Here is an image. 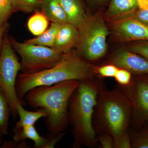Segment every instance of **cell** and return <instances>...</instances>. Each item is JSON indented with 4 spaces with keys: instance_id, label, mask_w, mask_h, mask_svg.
I'll return each mask as SVG.
<instances>
[{
    "instance_id": "2",
    "label": "cell",
    "mask_w": 148,
    "mask_h": 148,
    "mask_svg": "<svg viewBox=\"0 0 148 148\" xmlns=\"http://www.w3.org/2000/svg\"><path fill=\"white\" fill-rule=\"evenodd\" d=\"M96 67L85 61L77 53H64L60 61L50 69L33 73L19 74L15 90L18 99L23 101L27 92L41 86H51L69 80H83L94 78L97 75Z\"/></svg>"
},
{
    "instance_id": "28",
    "label": "cell",
    "mask_w": 148,
    "mask_h": 148,
    "mask_svg": "<svg viewBox=\"0 0 148 148\" xmlns=\"http://www.w3.org/2000/svg\"><path fill=\"white\" fill-rule=\"evenodd\" d=\"M114 148H131V140L129 130L124 133L114 143Z\"/></svg>"
},
{
    "instance_id": "19",
    "label": "cell",
    "mask_w": 148,
    "mask_h": 148,
    "mask_svg": "<svg viewBox=\"0 0 148 148\" xmlns=\"http://www.w3.org/2000/svg\"><path fill=\"white\" fill-rule=\"evenodd\" d=\"M49 26V20L41 11L36 12L29 18L27 26L33 35L38 36L45 32Z\"/></svg>"
},
{
    "instance_id": "14",
    "label": "cell",
    "mask_w": 148,
    "mask_h": 148,
    "mask_svg": "<svg viewBox=\"0 0 148 148\" xmlns=\"http://www.w3.org/2000/svg\"><path fill=\"white\" fill-rule=\"evenodd\" d=\"M41 11L52 22L60 24L68 23L59 0H42Z\"/></svg>"
},
{
    "instance_id": "25",
    "label": "cell",
    "mask_w": 148,
    "mask_h": 148,
    "mask_svg": "<svg viewBox=\"0 0 148 148\" xmlns=\"http://www.w3.org/2000/svg\"><path fill=\"white\" fill-rule=\"evenodd\" d=\"M129 50L141 56L148 61V41H143L130 46Z\"/></svg>"
},
{
    "instance_id": "29",
    "label": "cell",
    "mask_w": 148,
    "mask_h": 148,
    "mask_svg": "<svg viewBox=\"0 0 148 148\" xmlns=\"http://www.w3.org/2000/svg\"><path fill=\"white\" fill-rule=\"evenodd\" d=\"M1 148H31L28 145L25 141H4Z\"/></svg>"
},
{
    "instance_id": "13",
    "label": "cell",
    "mask_w": 148,
    "mask_h": 148,
    "mask_svg": "<svg viewBox=\"0 0 148 148\" xmlns=\"http://www.w3.org/2000/svg\"><path fill=\"white\" fill-rule=\"evenodd\" d=\"M16 110L19 119L12 130L13 133L23 127L34 125L40 119L45 118L47 116L46 112L43 109H39L35 112L29 111L25 110L20 104L16 105Z\"/></svg>"
},
{
    "instance_id": "21",
    "label": "cell",
    "mask_w": 148,
    "mask_h": 148,
    "mask_svg": "<svg viewBox=\"0 0 148 148\" xmlns=\"http://www.w3.org/2000/svg\"><path fill=\"white\" fill-rule=\"evenodd\" d=\"M142 130L130 136L131 148H148V128L145 124Z\"/></svg>"
},
{
    "instance_id": "7",
    "label": "cell",
    "mask_w": 148,
    "mask_h": 148,
    "mask_svg": "<svg viewBox=\"0 0 148 148\" xmlns=\"http://www.w3.org/2000/svg\"><path fill=\"white\" fill-rule=\"evenodd\" d=\"M21 64L11 45L9 37L5 34L0 53V88L7 97L11 115L14 119L18 116L16 105H24V101L18 99L15 90L18 72Z\"/></svg>"
},
{
    "instance_id": "9",
    "label": "cell",
    "mask_w": 148,
    "mask_h": 148,
    "mask_svg": "<svg viewBox=\"0 0 148 148\" xmlns=\"http://www.w3.org/2000/svg\"><path fill=\"white\" fill-rule=\"evenodd\" d=\"M111 64L128 70L133 75L148 74V61L130 50L117 51L110 60Z\"/></svg>"
},
{
    "instance_id": "30",
    "label": "cell",
    "mask_w": 148,
    "mask_h": 148,
    "mask_svg": "<svg viewBox=\"0 0 148 148\" xmlns=\"http://www.w3.org/2000/svg\"><path fill=\"white\" fill-rule=\"evenodd\" d=\"M134 13L133 17L140 22L148 25V8L140 9L138 8Z\"/></svg>"
},
{
    "instance_id": "22",
    "label": "cell",
    "mask_w": 148,
    "mask_h": 148,
    "mask_svg": "<svg viewBox=\"0 0 148 148\" xmlns=\"http://www.w3.org/2000/svg\"><path fill=\"white\" fill-rule=\"evenodd\" d=\"M13 11L11 0H0V24L7 23Z\"/></svg>"
},
{
    "instance_id": "5",
    "label": "cell",
    "mask_w": 148,
    "mask_h": 148,
    "mask_svg": "<svg viewBox=\"0 0 148 148\" xmlns=\"http://www.w3.org/2000/svg\"><path fill=\"white\" fill-rule=\"evenodd\" d=\"M79 38L77 54L85 61H98L106 55L109 34L103 18L99 16L87 18L79 28Z\"/></svg>"
},
{
    "instance_id": "3",
    "label": "cell",
    "mask_w": 148,
    "mask_h": 148,
    "mask_svg": "<svg viewBox=\"0 0 148 148\" xmlns=\"http://www.w3.org/2000/svg\"><path fill=\"white\" fill-rule=\"evenodd\" d=\"M78 84V81L69 80L36 86L25 95L26 102L31 108L46 112L45 123L49 133H60L67 129L69 123V99Z\"/></svg>"
},
{
    "instance_id": "32",
    "label": "cell",
    "mask_w": 148,
    "mask_h": 148,
    "mask_svg": "<svg viewBox=\"0 0 148 148\" xmlns=\"http://www.w3.org/2000/svg\"><path fill=\"white\" fill-rule=\"evenodd\" d=\"M96 1L98 2L102 3H105L108 2V0H95Z\"/></svg>"
},
{
    "instance_id": "31",
    "label": "cell",
    "mask_w": 148,
    "mask_h": 148,
    "mask_svg": "<svg viewBox=\"0 0 148 148\" xmlns=\"http://www.w3.org/2000/svg\"><path fill=\"white\" fill-rule=\"evenodd\" d=\"M8 28V24L7 22L5 24H0V53L1 50L4 36L6 33Z\"/></svg>"
},
{
    "instance_id": "16",
    "label": "cell",
    "mask_w": 148,
    "mask_h": 148,
    "mask_svg": "<svg viewBox=\"0 0 148 148\" xmlns=\"http://www.w3.org/2000/svg\"><path fill=\"white\" fill-rule=\"evenodd\" d=\"M14 134L13 139L14 141L18 142L29 139L34 141V147L35 148H41L46 143V138L40 135L34 125L23 127L14 132Z\"/></svg>"
},
{
    "instance_id": "15",
    "label": "cell",
    "mask_w": 148,
    "mask_h": 148,
    "mask_svg": "<svg viewBox=\"0 0 148 148\" xmlns=\"http://www.w3.org/2000/svg\"><path fill=\"white\" fill-rule=\"evenodd\" d=\"M137 9V0H111L108 15L111 17H118L134 13Z\"/></svg>"
},
{
    "instance_id": "26",
    "label": "cell",
    "mask_w": 148,
    "mask_h": 148,
    "mask_svg": "<svg viewBox=\"0 0 148 148\" xmlns=\"http://www.w3.org/2000/svg\"><path fill=\"white\" fill-rule=\"evenodd\" d=\"M97 141L103 148H113L114 142L113 137L108 133H102L97 136Z\"/></svg>"
},
{
    "instance_id": "6",
    "label": "cell",
    "mask_w": 148,
    "mask_h": 148,
    "mask_svg": "<svg viewBox=\"0 0 148 148\" xmlns=\"http://www.w3.org/2000/svg\"><path fill=\"white\" fill-rule=\"evenodd\" d=\"M11 45L21 57V71L30 74L50 69L58 64L63 57L52 48L18 42L9 37Z\"/></svg>"
},
{
    "instance_id": "23",
    "label": "cell",
    "mask_w": 148,
    "mask_h": 148,
    "mask_svg": "<svg viewBox=\"0 0 148 148\" xmlns=\"http://www.w3.org/2000/svg\"><path fill=\"white\" fill-rule=\"evenodd\" d=\"M132 74L126 69L119 68L115 76L114 77L119 86H127L132 81Z\"/></svg>"
},
{
    "instance_id": "33",
    "label": "cell",
    "mask_w": 148,
    "mask_h": 148,
    "mask_svg": "<svg viewBox=\"0 0 148 148\" xmlns=\"http://www.w3.org/2000/svg\"><path fill=\"white\" fill-rule=\"evenodd\" d=\"M2 141H3V138H1V137H0V148H1V145L2 143Z\"/></svg>"
},
{
    "instance_id": "34",
    "label": "cell",
    "mask_w": 148,
    "mask_h": 148,
    "mask_svg": "<svg viewBox=\"0 0 148 148\" xmlns=\"http://www.w3.org/2000/svg\"><path fill=\"white\" fill-rule=\"evenodd\" d=\"M146 123H147V127L148 128V119L147 120V122H146Z\"/></svg>"
},
{
    "instance_id": "17",
    "label": "cell",
    "mask_w": 148,
    "mask_h": 148,
    "mask_svg": "<svg viewBox=\"0 0 148 148\" xmlns=\"http://www.w3.org/2000/svg\"><path fill=\"white\" fill-rule=\"evenodd\" d=\"M61 24L52 22L49 28L41 35L24 42L32 44L53 48L57 33Z\"/></svg>"
},
{
    "instance_id": "4",
    "label": "cell",
    "mask_w": 148,
    "mask_h": 148,
    "mask_svg": "<svg viewBox=\"0 0 148 148\" xmlns=\"http://www.w3.org/2000/svg\"><path fill=\"white\" fill-rule=\"evenodd\" d=\"M132 105L119 88L101 90L97 98L94 115L95 132L108 133L114 143L128 130Z\"/></svg>"
},
{
    "instance_id": "8",
    "label": "cell",
    "mask_w": 148,
    "mask_h": 148,
    "mask_svg": "<svg viewBox=\"0 0 148 148\" xmlns=\"http://www.w3.org/2000/svg\"><path fill=\"white\" fill-rule=\"evenodd\" d=\"M133 75L130 84L119 88L132 103L131 122L140 129L148 119V74Z\"/></svg>"
},
{
    "instance_id": "20",
    "label": "cell",
    "mask_w": 148,
    "mask_h": 148,
    "mask_svg": "<svg viewBox=\"0 0 148 148\" xmlns=\"http://www.w3.org/2000/svg\"><path fill=\"white\" fill-rule=\"evenodd\" d=\"M14 11L30 13L41 11L42 0H11Z\"/></svg>"
},
{
    "instance_id": "27",
    "label": "cell",
    "mask_w": 148,
    "mask_h": 148,
    "mask_svg": "<svg viewBox=\"0 0 148 148\" xmlns=\"http://www.w3.org/2000/svg\"><path fill=\"white\" fill-rule=\"evenodd\" d=\"M65 132L58 133H51L46 137V143L41 148H53L56 144L63 138Z\"/></svg>"
},
{
    "instance_id": "18",
    "label": "cell",
    "mask_w": 148,
    "mask_h": 148,
    "mask_svg": "<svg viewBox=\"0 0 148 148\" xmlns=\"http://www.w3.org/2000/svg\"><path fill=\"white\" fill-rule=\"evenodd\" d=\"M11 114L8 99L4 90L0 88V137L8 133L9 120Z\"/></svg>"
},
{
    "instance_id": "12",
    "label": "cell",
    "mask_w": 148,
    "mask_h": 148,
    "mask_svg": "<svg viewBox=\"0 0 148 148\" xmlns=\"http://www.w3.org/2000/svg\"><path fill=\"white\" fill-rule=\"evenodd\" d=\"M64 9L68 23L79 29L87 19L84 7L81 0H59Z\"/></svg>"
},
{
    "instance_id": "24",
    "label": "cell",
    "mask_w": 148,
    "mask_h": 148,
    "mask_svg": "<svg viewBox=\"0 0 148 148\" xmlns=\"http://www.w3.org/2000/svg\"><path fill=\"white\" fill-rule=\"evenodd\" d=\"M119 68L113 64L96 67V74L101 77H114L116 74Z\"/></svg>"
},
{
    "instance_id": "1",
    "label": "cell",
    "mask_w": 148,
    "mask_h": 148,
    "mask_svg": "<svg viewBox=\"0 0 148 148\" xmlns=\"http://www.w3.org/2000/svg\"><path fill=\"white\" fill-rule=\"evenodd\" d=\"M105 84L95 78L79 81L69 99V123L72 127L73 147L82 146L93 148L98 145L93 117L97 98Z\"/></svg>"
},
{
    "instance_id": "10",
    "label": "cell",
    "mask_w": 148,
    "mask_h": 148,
    "mask_svg": "<svg viewBox=\"0 0 148 148\" xmlns=\"http://www.w3.org/2000/svg\"><path fill=\"white\" fill-rule=\"evenodd\" d=\"M114 29L117 36L125 40L148 41V25L133 16L117 22Z\"/></svg>"
},
{
    "instance_id": "11",
    "label": "cell",
    "mask_w": 148,
    "mask_h": 148,
    "mask_svg": "<svg viewBox=\"0 0 148 148\" xmlns=\"http://www.w3.org/2000/svg\"><path fill=\"white\" fill-rule=\"evenodd\" d=\"M79 38V31L78 27L69 23L62 24L52 48L62 54L68 53L77 45Z\"/></svg>"
}]
</instances>
